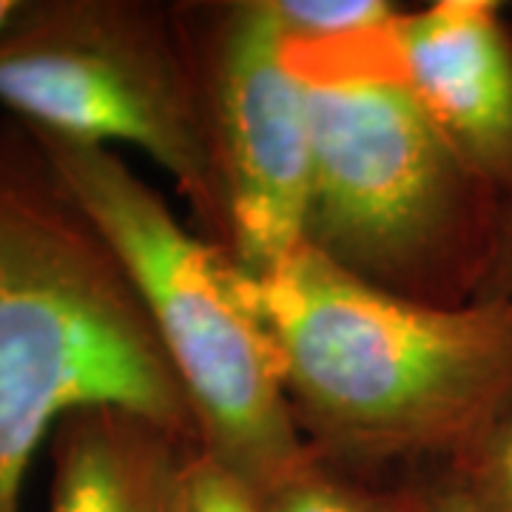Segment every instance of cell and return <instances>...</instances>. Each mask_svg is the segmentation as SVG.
Wrapping results in <instances>:
<instances>
[{"label": "cell", "mask_w": 512, "mask_h": 512, "mask_svg": "<svg viewBox=\"0 0 512 512\" xmlns=\"http://www.w3.org/2000/svg\"><path fill=\"white\" fill-rule=\"evenodd\" d=\"M191 512H265V507L200 447L191 464Z\"/></svg>", "instance_id": "12"}, {"label": "cell", "mask_w": 512, "mask_h": 512, "mask_svg": "<svg viewBox=\"0 0 512 512\" xmlns=\"http://www.w3.org/2000/svg\"><path fill=\"white\" fill-rule=\"evenodd\" d=\"M410 512H478L467 490L450 470H427L407 481Z\"/></svg>", "instance_id": "13"}, {"label": "cell", "mask_w": 512, "mask_h": 512, "mask_svg": "<svg viewBox=\"0 0 512 512\" xmlns=\"http://www.w3.org/2000/svg\"><path fill=\"white\" fill-rule=\"evenodd\" d=\"M239 293L274 342L302 436L342 473L453 470L512 407V262L481 299L436 308L302 245L274 274L239 271Z\"/></svg>", "instance_id": "1"}, {"label": "cell", "mask_w": 512, "mask_h": 512, "mask_svg": "<svg viewBox=\"0 0 512 512\" xmlns=\"http://www.w3.org/2000/svg\"><path fill=\"white\" fill-rule=\"evenodd\" d=\"M404 86L450 146L512 202V20L495 0H436L396 18Z\"/></svg>", "instance_id": "7"}, {"label": "cell", "mask_w": 512, "mask_h": 512, "mask_svg": "<svg viewBox=\"0 0 512 512\" xmlns=\"http://www.w3.org/2000/svg\"><path fill=\"white\" fill-rule=\"evenodd\" d=\"M32 137L123 259L188 396L202 450L265 501L319 456L296 424L274 342L239 293L234 259L185 228L120 151Z\"/></svg>", "instance_id": "4"}, {"label": "cell", "mask_w": 512, "mask_h": 512, "mask_svg": "<svg viewBox=\"0 0 512 512\" xmlns=\"http://www.w3.org/2000/svg\"><path fill=\"white\" fill-rule=\"evenodd\" d=\"M126 407L197 436L123 259L32 131L0 114V512L63 416Z\"/></svg>", "instance_id": "3"}, {"label": "cell", "mask_w": 512, "mask_h": 512, "mask_svg": "<svg viewBox=\"0 0 512 512\" xmlns=\"http://www.w3.org/2000/svg\"><path fill=\"white\" fill-rule=\"evenodd\" d=\"M228 256L268 276L305 245L311 200L308 89L282 55L274 0L188 3Z\"/></svg>", "instance_id": "6"}, {"label": "cell", "mask_w": 512, "mask_h": 512, "mask_svg": "<svg viewBox=\"0 0 512 512\" xmlns=\"http://www.w3.org/2000/svg\"><path fill=\"white\" fill-rule=\"evenodd\" d=\"M274 9L285 35L328 37L373 26L399 6L384 0H274Z\"/></svg>", "instance_id": "11"}, {"label": "cell", "mask_w": 512, "mask_h": 512, "mask_svg": "<svg viewBox=\"0 0 512 512\" xmlns=\"http://www.w3.org/2000/svg\"><path fill=\"white\" fill-rule=\"evenodd\" d=\"M0 109L60 140L140 148L174 180L202 237L228 248L183 3L23 0L0 32Z\"/></svg>", "instance_id": "5"}, {"label": "cell", "mask_w": 512, "mask_h": 512, "mask_svg": "<svg viewBox=\"0 0 512 512\" xmlns=\"http://www.w3.org/2000/svg\"><path fill=\"white\" fill-rule=\"evenodd\" d=\"M20 3H23V0H0V32H3V29L12 23V18L18 15Z\"/></svg>", "instance_id": "14"}, {"label": "cell", "mask_w": 512, "mask_h": 512, "mask_svg": "<svg viewBox=\"0 0 512 512\" xmlns=\"http://www.w3.org/2000/svg\"><path fill=\"white\" fill-rule=\"evenodd\" d=\"M450 473L461 481L478 512H512V407Z\"/></svg>", "instance_id": "10"}, {"label": "cell", "mask_w": 512, "mask_h": 512, "mask_svg": "<svg viewBox=\"0 0 512 512\" xmlns=\"http://www.w3.org/2000/svg\"><path fill=\"white\" fill-rule=\"evenodd\" d=\"M265 512H410L407 484L373 487L316 458L262 501Z\"/></svg>", "instance_id": "9"}, {"label": "cell", "mask_w": 512, "mask_h": 512, "mask_svg": "<svg viewBox=\"0 0 512 512\" xmlns=\"http://www.w3.org/2000/svg\"><path fill=\"white\" fill-rule=\"evenodd\" d=\"M49 512H191L200 439L126 407H83L49 436Z\"/></svg>", "instance_id": "8"}, {"label": "cell", "mask_w": 512, "mask_h": 512, "mask_svg": "<svg viewBox=\"0 0 512 512\" xmlns=\"http://www.w3.org/2000/svg\"><path fill=\"white\" fill-rule=\"evenodd\" d=\"M399 12L342 35L282 32L311 109L305 245L376 291L461 308L512 262V202L404 86Z\"/></svg>", "instance_id": "2"}]
</instances>
